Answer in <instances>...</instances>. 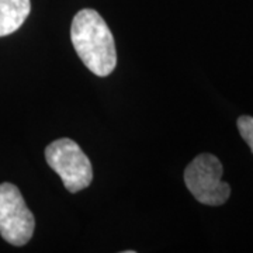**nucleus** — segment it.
Masks as SVG:
<instances>
[{
    "label": "nucleus",
    "mask_w": 253,
    "mask_h": 253,
    "mask_svg": "<svg viewBox=\"0 0 253 253\" xmlns=\"http://www.w3.org/2000/svg\"><path fill=\"white\" fill-rule=\"evenodd\" d=\"M31 11L30 0H0V37L17 31Z\"/></svg>",
    "instance_id": "obj_5"
},
{
    "label": "nucleus",
    "mask_w": 253,
    "mask_h": 253,
    "mask_svg": "<svg viewBox=\"0 0 253 253\" xmlns=\"http://www.w3.org/2000/svg\"><path fill=\"white\" fill-rule=\"evenodd\" d=\"M36 228V219L28 210L17 186L0 184V235L14 246L30 242Z\"/></svg>",
    "instance_id": "obj_4"
},
{
    "label": "nucleus",
    "mask_w": 253,
    "mask_h": 253,
    "mask_svg": "<svg viewBox=\"0 0 253 253\" xmlns=\"http://www.w3.org/2000/svg\"><path fill=\"white\" fill-rule=\"evenodd\" d=\"M222 165L217 156L201 154L187 165L184 183L193 197L206 206H222L231 196L229 184L222 181Z\"/></svg>",
    "instance_id": "obj_3"
},
{
    "label": "nucleus",
    "mask_w": 253,
    "mask_h": 253,
    "mask_svg": "<svg viewBox=\"0 0 253 253\" xmlns=\"http://www.w3.org/2000/svg\"><path fill=\"white\" fill-rule=\"evenodd\" d=\"M45 161L62 180L69 193H78L90 186L93 168L89 158L73 139L61 138L45 148Z\"/></svg>",
    "instance_id": "obj_2"
},
{
    "label": "nucleus",
    "mask_w": 253,
    "mask_h": 253,
    "mask_svg": "<svg viewBox=\"0 0 253 253\" xmlns=\"http://www.w3.org/2000/svg\"><path fill=\"white\" fill-rule=\"evenodd\" d=\"M238 129L239 134L245 139V142L249 145L253 154V117L251 116H241L238 118Z\"/></svg>",
    "instance_id": "obj_6"
},
{
    "label": "nucleus",
    "mask_w": 253,
    "mask_h": 253,
    "mask_svg": "<svg viewBox=\"0 0 253 253\" xmlns=\"http://www.w3.org/2000/svg\"><path fill=\"white\" fill-rule=\"evenodd\" d=\"M71 40L84 66L104 78L116 69L117 51L107 23L96 10L83 9L73 17Z\"/></svg>",
    "instance_id": "obj_1"
}]
</instances>
